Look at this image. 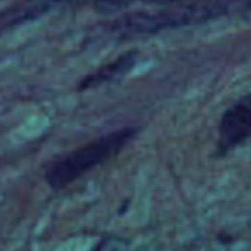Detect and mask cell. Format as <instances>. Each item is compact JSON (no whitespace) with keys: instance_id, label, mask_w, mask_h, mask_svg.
Here are the masks:
<instances>
[{"instance_id":"6da1fadb","label":"cell","mask_w":251,"mask_h":251,"mask_svg":"<svg viewBox=\"0 0 251 251\" xmlns=\"http://www.w3.org/2000/svg\"><path fill=\"white\" fill-rule=\"evenodd\" d=\"M251 0H189L167 4L158 11H140L133 14L119 16L105 25L107 33L117 38H140L150 36L167 29L184 28L189 25L213 21L222 16L237 11H248Z\"/></svg>"},{"instance_id":"7a4b0ae2","label":"cell","mask_w":251,"mask_h":251,"mask_svg":"<svg viewBox=\"0 0 251 251\" xmlns=\"http://www.w3.org/2000/svg\"><path fill=\"white\" fill-rule=\"evenodd\" d=\"M136 127H122L114 133H107L90 143L83 145L77 150L69 151L60 158L50 162L45 169V181L53 191L67 188L74 181L90 172L97 165H101L117 155L136 138Z\"/></svg>"},{"instance_id":"3957f363","label":"cell","mask_w":251,"mask_h":251,"mask_svg":"<svg viewBox=\"0 0 251 251\" xmlns=\"http://www.w3.org/2000/svg\"><path fill=\"white\" fill-rule=\"evenodd\" d=\"M251 140V93L241 97L222 114L217 133V155H226Z\"/></svg>"},{"instance_id":"277c9868","label":"cell","mask_w":251,"mask_h":251,"mask_svg":"<svg viewBox=\"0 0 251 251\" xmlns=\"http://www.w3.org/2000/svg\"><path fill=\"white\" fill-rule=\"evenodd\" d=\"M138 62V53L136 52H127L124 55L117 57L112 62L103 64L101 67H98L97 71L90 73L86 77L81 79V83L77 84V90H91V88H98L101 84L114 83V81L121 79V77L127 76L131 71L134 69Z\"/></svg>"},{"instance_id":"5b68a950","label":"cell","mask_w":251,"mask_h":251,"mask_svg":"<svg viewBox=\"0 0 251 251\" xmlns=\"http://www.w3.org/2000/svg\"><path fill=\"white\" fill-rule=\"evenodd\" d=\"M95 5L101 11H119L129 7L136 2H148V4H177V2H189V0H93Z\"/></svg>"},{"instance_id":"8992f818","label":"cell","mask_w":251,"mask_h":251,"mask_svg":"<svg viewBox=\"0 0 251 251\" xmlns=\"http://www.w3.org/2000/svg\"><path fill=\"white\" fill-rule=\"evenodd\" d=\"M90 251H129V250H127V244H126L122 239H117V237H107V239L98 241Z\"/></svg>"}]
</instances>
